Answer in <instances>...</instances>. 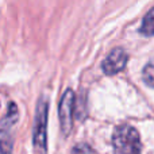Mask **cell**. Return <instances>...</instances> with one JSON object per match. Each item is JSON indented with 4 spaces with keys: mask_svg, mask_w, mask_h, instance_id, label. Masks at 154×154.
I'll use <instances>...</instances> for the list:
<instances>
[{
    "mask_svg": "<svg viewBox=\"0 0 154 154\" xmlns=\"http://www.w3.org/2000/svg\"><path fill=\"white\" fill-rule=\"evenodd\" d=\"M142 79H143V82L146 85L154 88V58L150 60V61L146 64V66L143 68Z\"/></svg>",
    "mask_w": 154,
    "mask_h": 154,
    "instance_id": "cell-7",
    "label": "cell"
},
{
    "mask_svg": "<svg viewBox=\"0 0 154 154\" xmlns=\"http://www.w3.org/2000/svg\"><path fill=\"white\" fill-rule=\"evenodd\" d=\"M141 34L145 37H153L154 35V8H152L145 15L141 26Z\"/></svg>",
    "mask_w": 154,
    "mask_h": 154,
    "instance_id": "cell-6",
    "label": "cell"
},
{
    "mask_svg": "<svg viewBox=\"0 0 154 154\" xmlns=\"http://www.w3.org/2000/svg\"><path fill=\"white\" fill-rule=\"evenodd\" d=\"M18 120V108H16L15 103L8 104V109L5 114L4 119L2 123V153L3 154H11V149H12V142H11V137L8 130L11 128V126L15 125V122Z\"/></svg>",
    "mask_w": 154,
    "mask_h": 154,
    "instance_id": "cell-5",
    "label": "cell"
},
{
    "mask_svg": "<svg viewBox=\"0 0 154 154\" xmlns=\"http://www.w3.org/2000/svg\"><path fill=\"white\" fill-rule=\"evenodd\" d=\"M48 99L41 97L35 112V125H34V145L39 152L45 154L46 152V131H48Z\"/></svg>",
    "mask_w": 154,
    "mask_h": 154,
    "instance_id": "cell-2",
    "label": "cell"
},
{
    "mask_svg": "<svg viewBox=\"0 0 154 154\" xmlns=\"http://www.w3.org/2000/svg\"><path fill=\"white\" fill-rule=\"evenodd\" d=\"M75 93L72 89L65 91L60 103V123L65 135H69L73 126V111H75Z\"/></svg>",
    "mask_w": 154,
    "mask_h": 154,
    "instance_id": "cell-3",
    "label": "cell"
},
{
    "mask_svg": "<svg viewBox=\"0 0 154 154\" xmlns=\"http://www.w3.org/2000/svg\"><path fill=\"white\" fill-rule=\"evenodd\" d=\"M112 143L119 154H141L139 134L133 126L122 125L115 128Z\"/></svg>",
    "mask_w": 154,
    "mask_h": 154,
    "instance_id": "cell-1",
    "label": "cell"
},
{
    "mask_svg": "<svg viewBox=\"0 0 154 154\" xmlns=\"http://www.w3.org/2000/svg\"><path fill=\"white\" fill-rule=\"evenodd\" d=\"M127 60H128V54L126 53L125 49L115 48L104 58L103 64H101V69H103V72L106 75L114 76L125 69L126 64H127Z\"/></svg>",
    "mask_w": 154,
    "mask_h": 154,
    "instance_id": "cell-4",
    "label": "cell"
},
{
    "mask_svg": "<svg viewBox=\"0 0 154 154\" xmlns=\"http://www.w3.org/2000/svg\"><path fill=\"white\" fill-rule=\"evenodd\" d=\"M72 154H96V152L87 143H79L72 149Z\"/></svg>",
    "mask_w": 154,
    "mask_h": 154,
    "instance_id": "cell-8",
    "label": "cell"
}]
</instances>
